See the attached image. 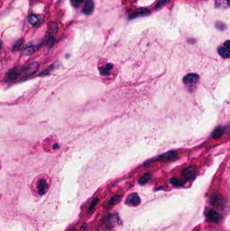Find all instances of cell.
I'll use <instances>...</instances> for the list:
<instances>
[{
	"label": "cell",
	"mask_w": 230,
	"mask_h": 231,
	"mask_svg": "<svg viewBox=\"0 0 230 231\" xmlns=\"http://www.w3.org/2000/svg\"><path fill=\"white\" fill-rule=\"evenodd\" d=\"M39 68V64L38 62H33L28 64V66L22 68V70H19L18 79H23L34 75L37 72Z\"/></svg>",
	"instance_id": "6da1fadb"
},
{
	"label": "cell",
	"mask_w": 230,
	"mask_h": 231,
	"mask_svg": "<svg viewBox=\"0 0 230 231\" xmlns=\"http://www.w3.org/2000/svg\"><path fill=\"white\" fill-rule=\"evenodd\" d=\"M196 168L194 166H190L184 169L181 172V176L185 181H188L193 179L196 176Z\"/></svg>",
	"instance_id": "7a4b0ae2"
},
{
	"label": "cell",
	"mask_w": 230,
	"mask_h": 231,
	"mask_svg": "<svg viewBox=\"0 0 230 231\" xmlns=\"http://www.w3.org/2000/svg\"><path fill=\"white\" fill-rule=\"evenodd\" d=\"M199 76L196 74H188V75L184 76L183 81L185 85H193L196 84L199 81Z\"/></svg>",
	"instance_id": "3957f363"
},
{
	"label": "cell",
	"mask_w": 230,
	"mask_h": 231,
	"mask_svg": "<svg viewBox=\"0 0 230 231\" xmlns=\"http://www.w3.org/2000/svg\"><path fill=\"white\" fill-rule=\"evenodd\" d=\"M125 203L128 205H133V206H136L140 204V200L137 193H132L130 194L128 197H127Z\"/></svg>",
	"instance_id": "277c9868"
},
{
	"label": "cell",
	"mask_w": 230,
	"mask_h": 231,
	"mask_svg": "<svg viewBox=\"0 0 230 231\" xmlns=\"http://www.w3.org/2000/svg\"><path fill=\"white\" fill-rule=\"evenodd\" d=\"M207 218L210 222H218L221 220V215L215 210H210L207 214Z\"/></svg>",
	"instance_id": "5b68a950"
},
{
	"label": "cell",
	"mask_w": 230,
	"mask_h": 231,
	"mask_svg": "<svg viewBox=\"0 0 230 231\" xmlns=\"http://www.w3.org/2000/svg\"><path fill=\"white\" fill-rule=\"evenodd\" d=\"M95 4L92 0H87L83 8V13L86 15H91L94 12Z\"/></svg>",
	"instance_id": "8992f818"
},
{
	"label": "cell",
	"mask_w": 230,
	"mask_h": 231,
	"mask_svg": "<svg viewBox=\"0 0 230 231\" xmlns=\"http://www.w3.org/2000/svg\"><path fill=\"white\" fill-rule=\"evenodd\" d=\"M48 185L45 179H40L37 183V190L40 195H44L47 191Z\"/></svg>",
	"instance_id": "52a82bcc"
},
{
	"label": "cell",
	"mask_w": 230,
	"mask_h": 231,
	"mask_svg": "<svg viewBox=\"0 0 230 231\" xmlns=\"http://www.w3.org/2000/svg\"><path fill=\"white\" fill-rule=\"evenodd\" d=\"M215 8L219 9H227L229 7V0H215Z\"/></svg>",
	"instance_id": "ba28073f"
},
{
	"label": "cell",
	"mask_w": 230,
	"mask_h": 231,
	"mask_svg": "<svg viewBox=\"0 0 230 231\" xmlns=\"http://www.w3.org/2000/svg\"><path fill=\"white\" fill-rule=\"evenodd\" d=\"M18 75H19V69L15 68L9 71L7 75V79L8 81H13L18 79Z\"/></svg>",
	"instance_id": "9c48e42d"
},
{
	"label": "cell",
	"mask_w": 230,
	"mask_h": 231,
	"mask_svg": "<svg viewBox=\"0 0 230 231\" xmlns=\"http://www.w3.org/2000/svg\"><path fill=\"white\" fill-rule=\"evenodd\" d=\"M113 68V65L111 64H108L106 66L101 67L99 68L100 73L102 76H107L110 75L111 69Z\"/></svg>",
	"instance_id": "30bf717a"
},
{
	"label": "cell",
	"mask_w": 230,
	"mask_h": 231,
	"mask_svg": "<svg viewBox=\"0 0 230 231\" xmlns=\"http://www.w3.org/2000/svg\"><path fill=\"white\" fill-rule=\"evenodd\" d=\"M150 14V11L146 9H136V10L135 12V13H133L132 15L131 16V18H135V17H138V16H146Z\"/></svg>",
	"instance_id": "8fae6325"
},
{
	"label": "cell",
	"mask_w": 230,
	"mask_h": 231,
	"mask_svg": "<svg viewBox=\"0 0 230 231\" xmlns=\"http://www.w3.org/2000/svg\"><path fill=\"white\" fill-rule=\"evenodd\" d=\"M218 53L223 58L228 59L229 57V50L225 47H220L218 48Z\"/></svg>",
	"instance_id": "7c38bea8"
},
{
	"label": "cell",
	"mask_w": 230,
	"mask_h": 231,
	"mask_svg": "<svg viewBox=\"0 0 230 231\" xmlns=\"http://www.w3.org/2000/svg\"><path fill=\"white\" fill-rule=\"evenodd\" d=\"M38 50H39V47H38L37 46L28 47L27 48H25V49L23 50L22 53L26 56H30V55H32V54L34 53L35 52H37Z\"/></svg>",
	"instance_id": "4fadbf2b"
},
{
	"label": "cell",
	"mask_w": 230,
	"mask_h": 231,
	"mask_svg": "<svg viewBox=\"0 0 230 231\" xmlns=\"http://www.w3.org/2000/svg\"><path fill=\"white\" fill-rule=\"evenodd\" d=\"M223 133H224V131H223V130L221 128L219 127L213 131V133L212 134V137L213 139H219V138H220L223 135Z\"/></svg>",
	"instance_id": "5bb4252c"
},
{
	"label": "cell",
	"mask_w": 230,
	"mask_h": 231,
	"mask_svg": "<svg viewBox=\"0 0 230 231\" xmlns=\"http://www.w3.org/2000/svg\"><path fill=\"white\" fill-rule=\"evenodd\" d=\"M150 178H151V175L149 174H144L139 180V184L140 185H145L147 184L148 182L150 181Z\"/></svg>",
	"instance_id": "9a60e30c"
},
{
	"label": "cell",
	"mask_w": 230,
	"mask_h": 231,
	"mask_svg": "<svg viewBox=\"0 0 230 231\" xmlns=\"http://www.w3.org/2000/svg\"><path fill=\"white\" fill-rule=\"evenodd\" d=\"M57 26L56 23H52L50 25L49 29V37L50 38H53L57 33Z\"/></svg>",
	"instance_id": "2e32d148"
},
{
	"label": "cell",
	"mask_w": 230,
	"mask_h": 231,
	"mask_svg": "<svg viewBox=\"0 0 230 231\" xmlns=\"http://www.w3.org/2000/svg\"><path fill=\"white\" fill-rule=\"evenodd\" d=\"M169 2H170V0H161V1H159L157 4L155 5V9H158L159 8H161L164 7V6L167 5Z\"/></svg>",
	"instance_id": "e0dca14e"
},
{
	"label": "cell",
	"mask_w": 230,
	"mask_h": 231,
	"mask_svg": "<svg viewBox=\"0 0 230 231\" xmlns=\"http://www.w3.org/2000/svg\"><path fill=\"white\" fill-rule=\"evenodd\" d=\"M176 157H177V153L176 152H170V153L166 154L165 159L167 160H169V161H171V160L176 159Z\"/></svg>",
	"instance_id": "ac0fdd59"
},
{
	"label": "cell",
	"mask_w": 230,
	"mask_h": 231,
	"mask_svg": "<svg viewBox=\"0 0 230 231\" xmlns=\"http://www.w3.org/2000/svg\"><path fill=\"white\" fill-rule=\"evenodd\" d=\"M215 27L217 28V29L223 31L226 29V25L223 23L221 22H217L215 24Z\"/></svg>",
	"instance_id": "d6986e66"
},
{
	"label": "cell",
	"mask_w": 230,
	"mask_h": 231,
	"mask_svg": "<svg viewBox=\"0 0 230 231\" xmlns=\"http://www.w3.org/2000/svg\"><path fill=\"white\" fill-rule=\"evenodd\" d=\"M39 19L36 15H31L29 17V22L33 25L36 24L38 22H39Z\"/></svg>",
	"instance_id": "ffe728a7"
},
{
	"label": "cell",
	"mask_w": 230,
	"mask_h": 231,
	"mask_svg": "<svg viewBox=\"0 0 230 231\" xmlns=\"http://www.w3.org/2000/svg\"><path fill=\"white\" fill-rule=\"evenodd\" d=\"M83 1H84V0H70V3H71L73 7L78 8L81 5Z\"/></svg>",
	"instance_id": "44dd1931"
},
{
	"label": "cell",
	"mask_w": 230,
	"mask_h": 231,
	"mask_svg": "<svg viewBox=\"0 0 230 231\" xmlns=\"http://www.w3.org/2000/svg\"><path fill=\"white\" fill-rule=\"evenodd\" d=\"M98 201H99V199H95V200L92 201V203L90 205V207H89V211H91L94 210L95 205H97Z\"/></svg>",
	"instance_id": "7402d4cb"
},
{
	"label": "cell",
	"mask_w": 230,
	"mask_h": 231,
	"mask_svg": "<svg viewBox=\"0 0 230 231\" xmlns=\"http://www.w3.org/2000/svg\"><path fill=\"white\" fill-rule=\"evenodd\" d=\"M120 201V197H118V196H115L113 197V198L111 199V201H110V204H111L112 205H114V204H117L118 202H119Z\"/></svg>",
	"instance_id": "603a6c76"
},
{
	"label": "cell",
	"mask_w": 230,
	"mask_h": 231,
	"mask_svg": "<svg viewBox=\"0 0 230 231\" xmlns=\"http://www.w3.org/2000/svg\"><path fill=\"white\" fill-rule=\"evenodd\" d=\"M171 183L172 185H174V186H176V187H179V186H181V182L178 181V180L175 179V178H172L171 179Z\"/></svg>",
	"instance_id": "cb8c5ba5"
},
{
	"label": "cell",
	"mask_w": 230,
	"mask_h": 231,
	"mask_svg": "<svg viewBox=\"0 0 230 231\" xmlns=\"http://www.w3.org/2000/svg\"><path fill=\"white\" fill-rule=\"evenodd\" d=\"M22 43V40H20V41H17V42L15 43V45H14V47H13V50H14V51L18 50L19 49V48L20 47Z\"/></svg>",
	"instance_id": "d4e9b609"
},
{
	"label": "cell",
	"mask_w": 230,
	"mask_h": 231,
	"mask_svg": "<svg viewBox=\"0 0 230 231\" xmlns=\"http://www.w3.org/2000/svg\"><path fill=\"white\" fill-rule=\"evenodd\" d=\"M224 47H226V48H228V49L229 50V40L226 41L224 43Z\"/></svg>",
	"instance_id": "484cf974"
},
{
	"label": "cell",
	"mask_w": 230,
	"mask_h": 231,
	"mask_svg": "<svg viewBox=\"0 0 230 231\" xmlns=\"http://www.w3.org/2000/svg\"><path fill=\"white\" fill-rule=\"evenodd\" d=\"M86 227H87V224H84V225H83V226H82V227L81 228V230H80V231H84V230H85V229H86Z\"/></svg>",
	"instance_id": "4316f807"
},
{
	"label": "cell",
	"mask_w": 230,
	"mask_h": 231,
	"mask_svg": "<svg viewBox=\"0 0 230 231\" xmlns=\"http://www.w3.org/2000/svg\"><path fill=\"white\" fill-rule=\"evenodd\" d=\"M1 47H2V42L0 41V48H1Z\"/></svg>",
	"instance_id": "83f0119b"
},
{
	"label": "cell",
	"mask_w": 230,
	"mask_h": 231,
	"mask_svg": "<svg viewBox=\"0 0 230 231\" xmlns=\"http://www.w3.org/2000/svg\"><path fill=\"white\" fill-rule=\"evenodd\" d=\"M72 231H74V230H72Z\"/></svg>",
	"instance_id": "f1b7e54d"
}]
</instances>
